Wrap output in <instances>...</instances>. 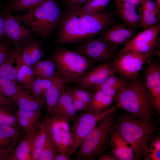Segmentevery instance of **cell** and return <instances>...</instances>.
I'll return each instance as SVG.
<instances>
[{
  "mask_svg": "<svg viewBox=\"0 0 160 160\" xmlns=\"http://www.w3.org/2000/svg\"><path fill=\"white\" fill-rule=\"evenodd\" d=\"M17 117L30 119L38 123H41V116L40 110H31L18 109L15 113Z\"/></svg>",
  "mask_w": 160,
  "mask_h": 160,
  "instance_id": "39",
  "label": "cell"
},
{
  "mask_svg": "<svg viewBox=\"0 0 160 160\" xmlns=\"http://www.w3.org/2000/svg\"><path fill=\"white\" fill-rule=\"evenodd\" d=\"M137 33L136 30L119 24L110 26L101 33L100 37L111 44L119 46L125 44Z\"/></svg>",
  "mask_w": 160,
  "mask_h": 160,
  "instance_id": "16",
  "label": "cell"
},
{
  "mask_svg": "<svg viewBox=\"0 0 160 160\" xmlns=\"http://www.w3.org/2000/svg\"><path fill=\"white\" fill-rule=\"evenodd\" d=\"M54 76L51 78H36L31 84L29 93L37 99L45 100V93L52 85Z\"/></svg>",
  "mask_w": 160,
  "mask_h": 160,
  "instance_id": "30",
  "label": "cell"
},
{
  "mask_svg": "<svg viewBox=\"0 0 160 160\" xmlns=\"http://www.w3.org/2000/svg\"><path fill=\"white\" fill-rule=\"evenodd\" d=\"M156 128V122L143 121L128 113L121 114L113 127L129 143L137 159L146 156Z\"/></svg>",
  "mask_w": 160,
  "mask_h": 160,
  "instance_id": "1",
  "label": "cell"
},
{
  "mask_svg": "<svg viewBox=\"0 0 160 160\" xmlns=\"http://www.w3.org/2000/svg\"><path fill=\"white\" fill-rule=\"evenodd\" d=\"M17 118L22 129L25 131L26 134L36 132L41 124L28 119L22 117Z\"/></svg>",
  "mask_w": 160,
  "mask_h": 160,
  "instance_id": "40",
  "label": "cell"
},
{
  "mask_svg": "<svg viewBox=\"0 0 160 160\" xmlns=\"http://www.w3.org/2000/svg\"><path fill=\"white\" fill-rule=\"evenodd\" d=\"M68 90L71 96L73 106L77 112H84L89 111V108L83 101L76 96L68 89Z\"/></svg>",
  "mask_w": 160,
  "mask_h": 160,
  "instance_id": "43",
  "label": "cell"
},
{
  "mask_svg": "<svg viewBox=\"0 0 160 160\" xmlns=\"http://www.w3.org/2000/svg\"><path fill=\"white\" fill-rule=\"evenodd\" d=\"M36 78H51L54 77L57 71L56 65L51 58L40 60L32 66Z\"/></svg>",
  "mask_w": 160,
  "mask_h": 160,
  "instance_id": "28",
  "label": "cell"
},
{
  "mask_svg": "<svg viewBox=\"0 0 160 160\" xmlns=\"http://www.w3.org/2000/svg\"><path fill=\"white\" fill-rule=\"evenodd\" d=\"M44 120L50 135L61 132L70 131V121L58 114L47 115Z\"/></svg>",
  "mask_w": 160,
  "mask_h": 160,
  "instance_id": "26",
  "label": "cell"
},
{
  "mask_svg": "<svg viewBox=\"0 0 160 160\" xmlns=\"http://www.w3.org/2000/svg\"><path fill=\"white\" fill-rule=\"evenodd\" d=\"M80 14L82 27L91 39L110 27L113 20L111 14L105 9L97 12Z\"/></svg>",
  "mask_w": 160,
  "mask_h": 160,
  "instance_id": "12",
  "label": "cell"
},
{
  "mask_svg": "<svg viewBox=\"0 0 160 160\" xmlns=\"http://www.w3.org/2000/svg\"><path fill=\"white\" fill-rule=\"evenodd\" d=\"M22 87L18 83L0 76V93L11 100Z\"/></svg>",
  "mask_w": 160,
  "mask_h": 160,
  "instance_id": "35",
  "label": "cell"
},
{
  "mask_svg": "<svg viewBox=\"0 0 160 160\" xmlns=\"http://www.w3.org/2000/svg\"><path fill=\"white\" fill-rule=\"evenodd\" d=\"M115 4L124 25L134 30L139 28L142 13L140 6L127 2Z\"/></svg>",
  "mask_w": 160,
  "mask_h": 160,
  "instance_id": "18",
  "label": "cell"
},
{
  "mask_svg": "<svg viewBox=\"0 0 160 160\" xmlns=\"http://www.w3.org/2000/svg\"><path fill=\"white\" fill-rule=\"evenodd\" d=\"M110 0H89L80 9V14L91 13L102 11L108 4Z\"/></svg>",
  "mask_w": 160,
  "mask_h": 160,
  "instance_id": "36",
  "label": "cell"
},
{
  "mask_svg": "<svg viewBox=\"0 0 160 160\" xmlns=\"http://www.w3.org/2000/svg\"><path fill=\"white\" fill-rule=\"evenodd\" d=\"M49 135L50 139L58 152L62 154H67L73 142L71 131L63 132Z\"/></svg>",
  "mask_w": 160,
  "mask_h": 160,
  "instance_id": "29",
  "label": "cell"
},
{
  "mask_svg": "<svg viewBox=\"0 0 160 160\" xmlns=\"http://www.w3.org/2000/svg\"><path fill=\"white\" fill-rule=\"evenodd\" d=\"M36 132L26 134L16 147L9 160H31L33 142Z\"/></svg>",
  "mask_w": 160,
  "mask_h": 160,
  "instance_id": "24",
  "label": "cell"
},
{
  "mask_svg": "<svg viewBox=\"0 0 160 160\" xmlns=\"http://www.w3.org/2000/svg\"><path fill=\"white\" fill-rule=\"evenodd\" d=\"M118 108L116 105L99 113L84 111L76 116L75 122L70 127L73 142L67 154L71 156L76 154L84 139L99 121Z\"/></svg>",
  "mask_w": 160,
  "mask_h": 160,
  "instance_id": "7",
  "label": "cell"
},
{
  "mask_svg": "<svg viewBox=\"0 0 160 160\" xmlns=\"http://www.w3.org/2000/svg\"><path fill=\"white\" fill-rule=\"evenodd\" d=\"M77 112L68 89L65 88L61 92L56 104L52 111L50 115L58 114L70 121L75 120L76 117Z\"/></svg>",
  "mask_w": 160,
  "mask_h": 160,
  "instance_id": "22",
  "label": "cell"
},
{
  "mask_svg": "<svg viewBox=\"0 0 160 160\" xmlns=\"http://www.w3.org/2000/svg\"><path fill=\"white\" fill-rule=\"evenodd\" d=\"M114 3L121 2H127L136 5H140L139 0H113Z\"/></svg>",
  "mask_w": 160,
  "mask_h": 160,
  "instance_id": "52",
  "label": "cell"
},
{
  "mask_svg": "<svg viewBox=\"0 0 160 160\" xmlns=\"http://www.w3.org/2000/svg\"><path fill=\"white\" fill-rule=\"evenodd\" d=\"M45 0H12L8 9L17 13L27 12Z\"/></svg>",
  "mask_w": 160,
  "mask_h": 160,
  "instance_id": "34",
  "label": "cell"
},
{
  "mask_svg": "<svg viewBox=\"0 0 160 160\" xmlns=\"http://www.w3.org/2000/svg\"><path fill=\"white\" fill-rule=\"evenodd\" d=\"M89 0H62L66 9L77 10L81 9Z\"/></svg>",
  "mask_w": 160,
  "mask_h": 160,
  "instance_id": "41",
  "label": "cell"
},
{
  "mask_svg": "<svg viewBox=\"0 0 160 160\" xmlns=\"http://www.w3.org/2000/svg\"><path fill=\"white\" fill-rule=\"evenodd\" d=\"M12 100L18 109L26 110H40L45 103V100L36 99L22 87L13 97Z\"/></svg>",
  "mask_w": 160,
  "mask_h": 160,
  "instance_id": "23",
  "label": "cell"
},
{
  "mask_svg": "<svg viewBox=\"0 0 160 160\" xmlns=\"http://www.w3.org/2000/svg\"></svg>",
  "mask_w": 160,
  "mask_h": 160,
  "instance_id": "54",
  "label": "cell"
},
{
  "mask_svg": "<svg viewBox=\"0 0 160 160\" xmlns=\"http://www.w3.org/2000/svg\"><path fill=\"white\" fill-rule=\"evenodd\" d=\"M35 79L32 66L24 63L20 68L17 76V81L29 93L30 87Z\"/></svg>",
  "mask_w": 160,
  "mask_h": 160,
  "instance_id": "31",
  "label": "cell"
},
{
  "mask_svg": "<svg viewBox=\"0 0 160 160\" xmlns=\"http://www.w3.org/2000/svg\"><path fill=\"white\" fill-rule=\"evenodd\" d=\"M149 148L160 150V138L157 136L153 138L151 142Z\"/></svg>",
  "mask_w": 160,
  "mask_h": 160,
  "instance_id": "49",
  "label": "cell"
},
{
  "mask_svg": "<svg viewBox=\"0 0 160 160\" xmlns=\"http://www.w3.org/2000/svg\"><path fill=\"white\" fill-rule=\"evenodd\" d=\"M71 159L70 156L67 154H62L57 153L54 157V160H70Z\"/></svg>",
  "mask_w": 160,
  "mask_h": 160,
  "instance_id": "50",
  "label": "cell"
},
{
  "mask_svg": "<svg viewBox=\"0 0 160 160\" xmlns=\"http://www.w3.org/2000/svg\"><path fill=\"white\" fill-rule=\"evenodd\" d=\"M99 160H116V159L111 153L102 154L98 159Z\"/></svg>",
  "mask_w": 160,
  "mask_h": 160,
  "instance_id": "51",
  "label": "cell"
},
{
  "mask_svg": "<svg viewBox=\"0 0 160 160\" xmlns=\"http://www.w3.org/2000/svg\"><path fill=\"white\" fill-rule=\"evenodd\" d=\"M5 15L4 12L0 11V42L4 41V24Z\"/></svg>",
  "mask_w": 160,
  "mask_h": 160,
  "instance_id": "47",
  "label": "cell"
},
{
  "mask_svg": "<svg viewBox=\"0 0 160 160\" xmlns=\"http://www.w3.org/2000/svg\"><path fill=\"white\" fill-rule=\"evenodd\" d=\"M14 103L11 100L0 93V105L8 107H12Z\"/></svg>",
  "mask_w": 160,
  "mask_h": 160,
  "instance_id": "48",
  "label": "cell"
},
{
  "mask_svg": "<svg viewBox=\"0 0 160 160\" xmlns=\"http://www.w3.org/2000/svg\"><path fill=\"white\" fill-rule=\"evenodd\" d=\"M116 72L112 62L102 63L87 72L78 82L79 88L88 89L104 82Z\"/></svg>",
  "mask_w": 160,
  "mask_h": 160,
  "instance_id": "13",
  "label": "cell"
},
{
  "mask_svg": "<svg viewBox=\"0 0 160 160\" xmlns=\"http://www.w3.org/2000/svg\"><path fill=\"white\" fill-rule=\"evenodd\" d=\"M145 85L150 99L158 114H160V68H152L150 62L147 60Z\"/></svg>",
  "mask_w": 160,
  "mask_h": 160,
  "instance_id": "15",
  "label": "cell"
},
{
  "mask_svg": "<svg viewBox=\"0 0 160 160\" xmlns=\"http://www.w3.org/2000/svg\"><path fill=\"white\" fill-rule=\"evenodd\" d=\"M144 159L146 160H160V150L149 148Z\"/></svg>",
  "mask_w": 160,
  "mask_h": 160,
  "instance_id": "46",
  "label": "cell"
},
{
  "mask_svg": "<svg viewBox=\"0 0 160 160\" xmlns=\"http://www.w3.org/2000/svg\"><path fill=\"white\" fill-rule=\"evenodd\" d=\"M22 136L20 130L0 125V160H9Z\"/></svg>",
  "mask_w": 160,
  "mask_h": 160,
  "instance_id": "14",
  "label": "cell"
},
{
  "mask_svg": "<svg viewBox=\"0 0 160 160\" xmlns=\"http://www.w3.org/2000/svg\"><path fill=\"white\" fill-rule=\"evenodd\" d=\"M119 46L113 45L103 39L93 38L80 44L74 51L93 61L104 63L113 59L119 50Z\"/></svg>",
  "mask_w": 160,
  "mask_h": 160,
  "instance_id": "10",
  "label": "cell"
},
{
  "mask_svg": "<svg viewBox=\"0 0 160 160\" xmlns=\"http://www.w3.org/2000/svg\"><path fill=\"white\" fill-rule=\"evenodd\" d=\"M9 108L0 105V125L10 126L20 130L22 129L15 113L9 109Z\"/></svg>",
  "mask_w": 160,
  "mask_h": 160,
  "instance_id": "33",
  "label": "cell"
},
{
  "mask_svg": "<svg viewBox=\"0 0 160 160\" xmlns=\"http://www.w3.org/2000/svg\"><path fill=\"white\" fill-rule=\"evenodd\" d=\"M115 99L118 108L133 117L144 121H152L156 110L142 80L138 78L128 80Z\"/></svg>",
  "mask_w": 160,
  "mask_h": 160,
  "instance_id": "2",
  "label": "cell"
},
{
  "mask_svg": "<svg viewBox=\"0 0 160 160\" xmlns=\"http://www.w3.org/2000/svg\"><path fill=\"white\" fill-rule=\"evenodd\" d=\"M148 57L144 54L134 52L117 53L111 62L116 73L130 80L138 78Z\"/></svg>",
  "mask_w": 160,
  "mask_h": 160,
  "instance_id": "9",
  "label": "cell"
},
{
  "mask_svg": "<svg viewBox=\"0 0 160 160\" xmlns=\"http://www.w3.org/2000/svg\"><path fill=\"white\" fill-rule=\"evenodd\" d=\"M115 74L111 76L103 84L91 88L92 89L95 91L100 89L105 94L113 97L115 99L128 80L120 76H116Z\"/></svg>",
  "mask_w": 160,
  "mask_h": 160,
  "instance_id": "25",
  "label": "cell"
},
{
  "mask_svg": "<svg viewBox=\"0 0 160 160\" xmlns=\"http://www.w3.org/2000/svg\"><path fill=\"white\" fill-rule=\"evenodd\" d=\"M23 63L15 48L0 65V76L17 82V73Z\"/></svg>",
  "mask_w": 160,
  "mask_h": 160,
  "instance_id": "21",
  "label": "cell"
},
{
  "mask_svg": "<svg viewBox=\"0 0 160 160\" xmlns=\"http://www.w3.org/2000/svg\"><path fill=\"white\" fill-rule=\"evenodd\" d=\"M12 51L6 41L0 42V65Z\"/></svg>",
  "mask_w": 160,
  "mask_h": 160,
  "instance_id": "45",
  "label": "cell"
},
{
  "mask_svg": "<svg viewBox=\"0 0 160 160\" xmlns=\"http://www.w3.org/2000/svg\"><path fill=\"white\" fill-rule=\"evenodd\" d=\"M63 13L57 0H45L18 16L33 33L46 38L60 25Z\"/></svg>",
  "mask_w": 160,
  "mask_h": 160,
  "instance_id": "3",
  "label": "cell"
},
{
  "mask_svg": "<svg viewBox=\"0 0 160 160\" xmlns=\"http://www.w3.org/2000/svg\"><path fill=\"white\" fill-rule=\"evenodd\" d=\"M4 9L5 15L4 38L16 47L34 39L33 32L28 27L21 24L22 22L18 16L12 15L7 7Z\"/></svg>",
  "mask_w": 160,
  "mask_h": 160,
  "instance_id": "11",
  "label": "cell"
},
{
  "mask_svg": "<svg viewBox=\"0 0 160 160\" xmlns=\"http://www.w3.org/2000/svg\"><path fill=\"white\" fill-rule=\"evenodd\" d=\"M160 28L158 23L137 33L124 44L118 53L134 52L144 54L148 57L154 52Z\"/></svg>",
  "mask_w": 160,
  "mask_h": 160,
  "instance_id": "8",
  "label": "cell"
},
{
  "mask_svg": "<svg viewBox=\"0 0 160 160\" xmlns=\"http://www.w3.org/2000/svg\"><path fill=\"white\" fill-rule=\"evenodd\" d=\"M67 84L66 81L57 71L52 85L44 94V97L48 115H50L61 92Z\"/></svg>",
  "mask_w": 160,
  "mask_h": 160,
  "instance_id": "20",
  "label": "cell"
},
{
  "mask_svg": "<svg viewBox=\"0 0 160 160\" xmlns=\"http://www.w3.org/2000/svg\"><path fill=\"white\" fill-rule=\"evenodd\" d=\"M141 8L142 13L139 28L143 30L158 23L160 12L145 8Z\"/></svg>",
  "mask_w": 160,
  "mask_h": 160,
  "instance_id": "32",
  "label": "cell"
},
{
  "mask_svg": "<svg viewBox=\"0 0 160 160\" xmlns=\"http://www.w3.org/2000/svg\"><path fill=\"white\" fill-rule=\"evenodd\" d=\"M55 41L57 45L81 44L92 39L83 29L79 10L66 9L63 13Z\"/></svg>",
  "mask_w": 160,
  "mask_h": 160,
  "instance_id": "6",
  "label": "cell"
},
{
  "mask_svg": "<svg viewBox=\"0 0 160 160\" xmlns=\"http://www.w3.org/2000/svg\"><path fill=\"white\" fill-rule=\"evenodd\" d=\"M158 8L160 9V0H154Z\"/></svg>",
  "mask_w": 160,
  "mask_h": 160,
  "instance_id": "53",
  "label": "cell"
},
{
  "mask_svg": "<svg viewBox=\"0 0 160 160\" xmlns=\"http://www.w3.org/2000/svg\"><path fill=\"white\" fill-rule=\"evenodd\" d=\"M115 98L106 95L95 110L94 113H98L103 112L110 108Z\"/></svg>",
  "mask_w": 160,
  "mask_h": 160,
  "instance_id": "44",
  "label": "cell"
},
{
  "mask_svg": "<svg viewBox=\"0 0 160 160\" xmlns=\"http://www.w3.org/2000/svg\"><path fill=\"white\" fill-rule=\"evenodd\" d=\"M49 135L44 120L41 121L33 140L31 160H38Z\"/></svg>",
  "mask_w": 160,
  "mask_h": 160,
  "instance_id": "27",
  "label": "cell"
},
{
  "mask_svg": "<svg viewBox=\"0 0 160 160\" xmlns=\"http://www.w3.org/2000/svg\"><path fill=\"white\" fill-rule=\"evenodd\" d=\"M50 57L68 84L78 82L93 63L84 55L64 47L57 48Z\"/></svg>",
  "mask_w": 160,
  "mask_h": 160,
  "instance_id": "5",
  "label": "cell"
},
{
  "mask_svg": "<svg viewBox=\"0 0 160 160\" xmlns=\"http://www.w3.org/2000/svg\"><path fill=\"white\" fill-rule=\"evenodd\" d=\"M57 153V150L49 135L37 160H54Z\"/></svg>",
  "mask_w": 160,
  "mask_h": 160,
  "instance_id": "37",
  "label": "cell"
},
{
  "mask_svg": "<svg viewBox=\"0 0 160 160\" xmlns=\"http://www.w3.org/2000/svg\"><path fill=\"white\" fill-rule=\"evenodd\" d=\"M68 90L77 97L83 101L89 108L90 110L94 92L88 89H82L79 87L73 88Z\"/></svg>",
  "mask_w": 160,
  "mask_h": 160,
  "instance_id": "38",
  "label": "cell"
},
{
  "mask_svg": "<svg viewBox=\"0 0 160 160\" xmlns=\"http://www.w3.org/2000/svg\"><path fill=\"white\" fill-rule=\"evenodd\" d=\"M111 153L116 160H132L137 159L129 143L120 134L113 129L110 133Z\"/></svg>",
  "mask_w": 160,
  "mask_h": 160,
  "instance_id": "17",
  "label": "cell"
},
{
  "mask_svg": "<svg viewBox=\"0 0 160 160\" xmlns=\"http://www.w3.org/2000/svg\"><path fill=\"white\" fill-rule=\"evenodd\" d=\"M114 111L102 119L84 139L75 159L78 160H93L103 154L113 129Z\"/></svg>",
  "mask_w": 160,
  "mask_h": 160,
  "instance_id": "4",
  "label": "cell"
},
{
  "mask_svg": "<svg viewBox=\"0 0 160 160\" xmlns=\"http://www.w3.org/2000/svg\"><path fill=\"white\" fill-rule=\"evenodd\" d=\"M95 91L92 97L90 108L89 111L94 113L106 95L100 89H97Z\"/></svg>",
  "mask_w": 160,
  "mask_h": 160,
  "instance_id": "42",
  "label": "cell"
},
{
  "mask_svg": "<svg viewBox=\"0 0 160 160\" xmlns=\"http://www.w3.org/2000/svg\"><path fill=\"white\" fill-rule=\"evenodd\" d=\"M15 48L23 63L31 66L40 61L44 54L41 42L34 39Z\"/></svg>",
  "mask_w": 160,
  "mask_h": 160,
  "instance_id": "19",
  "label": "cell"
}]
</instances>
